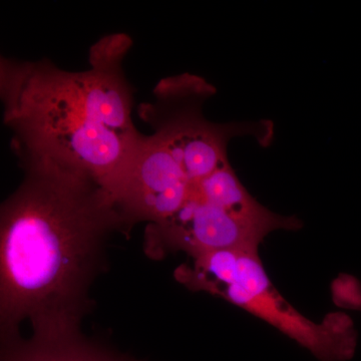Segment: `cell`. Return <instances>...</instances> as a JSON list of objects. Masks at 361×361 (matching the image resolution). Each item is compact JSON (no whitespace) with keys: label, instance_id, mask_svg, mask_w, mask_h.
<instances>
[{"label":"cell","instance_id":"52a82bcc","mask_svg":"<svg viewBox=\"0 0 361 361\" xmlns=\"http://www.w3.org/2000/svg\"><path fill=\"white\" fill-rule=\"evenodd\" d=\"M332 300L342 310L360 311L361 281L353 275L341 273L331 283Z\"/></svg>","mask_w":361,"mask_h":361},{"label":"cell","instance_id":"6da1fadb","mask_svg":"<svg viewBox=\"0 0 361 361\" xmlns=\"http://www.w3.org/2000/svg\"><path fill=\"white\" fill-rule=\"evenodd\" d=\"M25 177L0 212V339L82 329L90 289L106 269L114 233L128 235L118 204L85 176L20 159Z\"/></svg>","mask_w":361,"mask_h":361},{"label":"cell","instance_id":"7a4b0ae2","mask_svg":"<svg viewBox=\"0 0 361 361\" xmlns=\"http://www.w3.org/2000/svg\"><path fill=\"white\" fill-rule=\"evenodd\" d=\"M126 33L92 45L90 68L61 70L49 59L1 58L4 122L18 159L52 161L90 178L118 204L144 144L132 118L123 61Z\"/></svg>","mask_w":361,"mask_h":361},{"label":"cell","instance_id":"277c9868","mask_svg":"<svg viewBox=\"0 0 361 361\" xmlns=\"http://www.w3.org/2000/svg\"><path fill=\"white\" fill-rule=\"evenodd\" d=\"M175 279L192 291H204L269 323L320 361H348L358 334L350 316L337 311L320 322L301 314L275 288L258 249L235 248L188 257Z\"/></svg>","mask_w":361,"mask_h":361},{"label":"cell","instance_id":"3957f363","mask_svg":"<svg viewBox=\"0 0 361 361\" xmlns=\"http://www.w3.org/2000/svg\"><path fill=\"white\" fill-rule=\"evenodd\" d=\"M215 92L205 78L183 73L161 80L152 102L140 106V116L153 133L145 137L118 200L128 233L139 223L154 224L177 212L196 183L229 163L233 137L253 135L261 145L272 140L269 121L207 120L203 106Z\"/></svg>","mask_w":361,"mask_h":361},{"label":"cell","instance_id":"8992f818","mask_svg":"<svg viewBox=\"0 0 361 361\" xmlns=\"http://www.w3.org/2000/svg\"><path fill=\"white\" fill-rule=\"evenodd\" d=\"M0 361H146L85 336L82 329L56 336L0 339Z\"/></svg>","mask_w":361,"mask_h":361},{"label":"cell","instance_id":"5b68a950","mask_svg":"<svg viewBox=\"0 0 361 361\" xmlns=\"http://www.w3.org/2000/svg\"><path fill=\"white\" fill-rule=\"evenodd\" d=\"M301 227L296 217L278 215L258 203L227 163L196 183L177 212L147 225L144 251L161 260L178 252L195 257L225 249H258L271 232Z\"/></svg>","mask_w":361,"mask_h":361}]
</instances>
